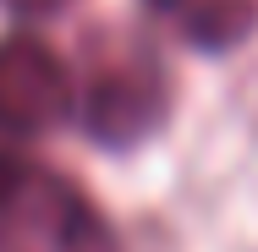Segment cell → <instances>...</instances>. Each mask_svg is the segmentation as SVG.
I'll use <instances>...</instances> for the list:
<instances>
[{"label":"cell","instance_id":"cell-1","mask_svg":"<svg viewBox=\"0 0 258 252\" xmlns=\"http://www.w3.org/2000/svg\"><path fill=\"white\" fill-rule=\"evenodd\" d=\"M0 252H126L83 181L0 148Z\"/></svg>","mask_w":258,"mask_h":252},{"label":"cell","instance_id":"cell-2","mask_svg":"<svg viewBox=\"0 0 258 252\" xmlns=\"http://www.w3.org/2000/svg\"><path fill=\"white\" fill-rule=\"evenodd\" d=\"M170 115V71L138 33H94L88 39V82H83V126L99 148H143Z\"/></svg>","mask_w":258,"mask_h":252},{"label":"cell","instance_id":"cell-3","mask_svg":"<svg viewBox=\"0 0 258 252\" xmlns=\"http://www.w3.org/2000/svg\"><path fill=\"white\" fill-rule=\"evenodd\" d=\"M72 66L39 33L0 39V132L6 137H44L72 115Z\"/></svg>","mask_w":258,"mask_h":252},{"label":"cell","instance_id":"cell-4","mask_svg":"<svg viewBox=\"0 0 258 252\" xmlns=\"http://www.w3.org/2000/svg\"><path fill=\"white\" fill-rule=\"evenodd\" d=\"M159 22L204 55H225L247 44L258 28V0H143Z\"/></svg>","mask_w":258,"mask_h":252},{"label":"cell","instance_id":"cell-5","mask_svg":"<svg viewBox=\"0 0 258 252\" xmlns=\"http://www.w3.org/2000/svg\"><path fill=\"white\" fill-rule=\"evenodd\" d=\"M0 6H11V11H22V17H44V11L66 6V0H0Z\"/></svg>","mask_w":258,"mask_h":252}]
</instances>
